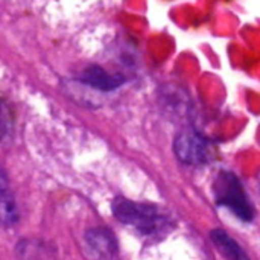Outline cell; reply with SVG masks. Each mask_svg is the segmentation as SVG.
Masks as SVG:
<instances>
[{"instance_id": "obj_1", "label": "cell", "mask_w": 260, "mask_h": 260, "mask_svg": "<svg viewBox=\"0 0 260 260\" xmlns=\"http://www.w3.org/2000/svg\"><path fill=\"white\" fill-rule=\"evenodd\" d=\"M113 215L122 224L129 225L143 235L157 233L168 224V218L155 206L136 203L120 197L113 201Z\"/></svg>"}, {"instance_id": "obj_2", "label": "cell", "mask_w": 260, "mask_h": 260, "mask_svg": "<svg viewBox=\"0 0 260 260\" xmlns=\"http://www.w3.org/2000/svg\"><path fill=\"white\" fill-rule=\"evenodd\" d=\"M213 193L216 203L221 207L229 209L233 215H236L241 221L250 222L254 218V207L244 190L239 178L227 171H222L215 183H213Z\"/></svg>"}, {"instance_id": "obj_3", "label": "cell", "mask_w": 260, "mask_h": 260, "mask_svg": "<svg viewBox=\"0 0 260 260\" xmlns=\"http://www.w3.org/2000/svg\"><path fill=\"white\" fill-rule=\"evenodd\" d=\"M174 151L180 161L192 166L209 163L213 157V145L195 129H186L175 139Z\"/></svg>"}, {"instance_id": "obj_4", "label": "cell", "mask_w": 260, "mask_h": 260, "mask_svg": "<svg viewBox=\"0 0 260 260\" xmlns=\"http://www.w3.org/2000/svg\"><path fill=\"white\" fill-rule=\"evenodd\" d=\"M84 241L94 260H113L117 254V241L108 229H91L85 233Z\"/></svg>"}, {"instance_id": "obj_5", "label": "cell", "mask_w": 260, "mask_h": 260, "mask_svg": "<svg viewBox=\"0 0 260 260\" xmlns=\"http://www.w3.org/2000/svg\"><path fill=\"white\" fill-rule=\"evenodd\" d=\"M81 81L96 90L111 91L123 84V78L119 75H111L99 66H90L81 76Z\"/></svg>"}, {"instance_id": "obj_6", "label": "cell", "mask_w": 260, "mask_h": 260, "mask_svg": "<svg viewBox=\"0 0 260 260\" xmlns=\"http://www.w3.org/2000/svg\"><path fill=\"white\" fill-rule=\"evenodd\" d=\"M210 238L227 260H250L244 248L224 230H213Z\"/></svg>"}, {"instance_id": "obj_7", "label": "cell", "mask_w": 260, "mask_h": 260, "mask_svg": "<svg viewBox=\"0 0 260 260\" xmlns=\"http://www.w3.org/2000/svg\"><path fill=\"white\" fill-rule=\"evenodd\" d=\"M17 206L9 192L0 195V225H11L17 221Z\"/></svg>"}, {"instance_id": "obj_8", "label": "cell", "mask_w": 260, "mask_h": 260, "mask_svg": "<svg viewBox=\"0 0 260 260\" xmlns=\"http://www.w3.org/2000/svg\"><path fill=\"white\" fill-rule=\"evenodd\" d=\"M5 192H9V190H8V180H6L5 172L0 169V195L5 193Z\"/></svg>"}, {"instance_id": "obj_9", "label": "cell", "mask_w": 260, "mask_h": 260, "mask_svg": "<svg viewBox=\"0 0 260 260\" xmlns=\"http://www.w3.org/2000/svg\"><path fill=\"white\" fill-rule=\"evenodd\" d=\"M2 133H3V122H2V119H0V136H2Z\"/></svg>"}]
</instances>
